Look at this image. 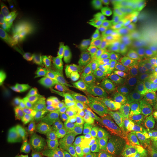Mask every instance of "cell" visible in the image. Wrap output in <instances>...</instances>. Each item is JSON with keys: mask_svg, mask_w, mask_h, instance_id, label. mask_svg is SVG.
Segmentation results:
<instances>
[{"mask_svg": "<svg viewBox=\"0 0 157 157\" xmlns=\"http://www.w3.org/2000/svg\"><path fill=\"white\" fill-rule=\"evenodd\" d=\"M87 74V64L78 55L66 50H52L34 63L30 80L32 89L52 82H64L72 87L83 82Z\"/></svg>", "mask_w": 157, "mask_h": 157, "instance_id": "1", "label": "cell"}, {"mask_svg": "<svg viewBox=\"0 0 157 157\" xmlns=\"http://www.w3.org/2000/svg\"><path fill=\"white\" fill-rule=\"evenodd\" d=\"M0 92L4 97L28 117H33L42 111L44 106L32 93L25 90L14 78L0 71Z\"/></svg>", "mask_w": 157, "mask_h": 157, "instance_id": "2", "label": "cell"}, {"mask_svg": "<svg viewBox=\"0 0 157 157\" xmlns=\"http://www.w3.org/2000/svg\"><path fill=\"white\" fill-rule=\"evenodd\" d=\"M36 121L40 126L56 137L58 144L66 151L71 153H77L82 149L84 135H79L72 131H66L58 133L56 129H55V127L46 119L38 118L36 119Z\"/></svg>", "mask_w": 157, "mask_h": 157, "instance_id": "3", "label": "cell"}, {"mask_svg": "<svg viewBox=\"0 0 157 157\" xmlns=\"http://www.w3.org/2000/svg\"><path fill=\"white\" fill-rule=\"evenodd\" d=\"M2 17L3 31L12 42H16L24 34L19 19L13 11L5 5L2 7Z\"/></svg>", "mask_w": 157, "mask_h": 157, "instance_id": "4", "label": "cell"}, {"mask_svg": "<svg viewBox=\"0 0 157 157\" xmlns=\"http://www.w3.org/2000/svg\"><path fill=\"white\" fill-rule=\"evenodd\" d=\"M103 137L97 135H84L82 152L85 157H106Z\"/></svg>", "mask_w": 157, "mask_h": 157, "instance_id": "5", "label": "cell"}, {"mask_svg": "<svg viewBox=\"0 0 157 157\" xmlns=\"http://www.w3.org/2000/svg\"><path fill=\"white\" fill-rule=\"evenodd\" d=\"M2 64L5 69L4 71L15 79L23 78L27 70V68L21 62L17 54L13 53L6 61Z\"/></svg>", "mask_w": 157, "mask_h": 157, "instance_id": "6", "label": "cell"}, {"mask_svg": "<svg viewBox=\"0 0 157 157\" xmlns=\"http://www.w3.org/2000/svg\"><path fill=\"white\" fill-rule=\"evenodd\" d=\"M144 140L156 146L157 145V106L149 108L147 125L145 129Z\"/></svg>", "mask_w": 157, "mask_h": 157, "instance_id": "7", "label": "cell"}, {"mask_svg": "<svg viewBox=\"0 0 157 157\" xmlns=\"http://www.w3.org/2000/svg\"><path fill=\"white\" fill-rule=\"evenodd\" d=\"M41 27L37 26L35 28L29 29L16 42H13L12 51L14 54H20L23 52L40 34Z\"/></svg>", "mask_w": 157, "mask_h": 157, "instance_id": "8", "label": "cell"}, {"mask_svg": "<svg viewBox=\"0 0 157 157\" xmlns=\"http://www.w3.org/2000/svg\"><path fill=\"white\" fill-rule=\"evenodd\" d=\"M104 146L106 157H129L128 148L116 139H105Z\"/></svg>", "mask_w": 157, "mask_h": 157, "instance_id": "9", "label": "cell"}, {"mask_svg": "<svg viewBox=\"0 0 157 157\" xmlns=\"http://www.w3.org/2000/svg\"><path fill=\"white\" fill-rule=\"evenodd\" d=\"M130 153L132 157H157L155 146L144 140L140 143H132Z\"/></svg>", "mask_w": 157, "mask_h": 157, "instance_id": "10", "label": "cell"}, {"mask_svg": "<svg viewBox=\"0 0 157 157\" xmlns=\"http://www.w3.org/2000/svg\"><path fill=\"white\" fill-rule=\"evenodd\" d=\"M44 33H40L39 36L37 37L34 42L31 43V44L29 45L28 48L25 49L23 52H22L20 54H17V56H18L20 60H21V62L23 63V65H24L26 68H28L29 65L30 64L31 57H32L33 54L34 53V52L39 47V45L40 44V43L42 42V39H44Z\"/></svg>", "mask_w": 157, "mask_h": 157, "instance_id": "11", "label": "cell"}, {"mask_svg": "<svg viewBox=\"0 0 157 157\" xmlns=\"http://www.w3.org/2000/svg\"><path fill=\"white\" fill-rule=\"evenodd\" d=\"M12 45L13 42L2 29L0 31V60L2 63L6 61L13 55Z\"/></svg>", "mask_w": 157, "mask_h": 157, "instance_id": "12", "label": "cell"}]
</instances>
